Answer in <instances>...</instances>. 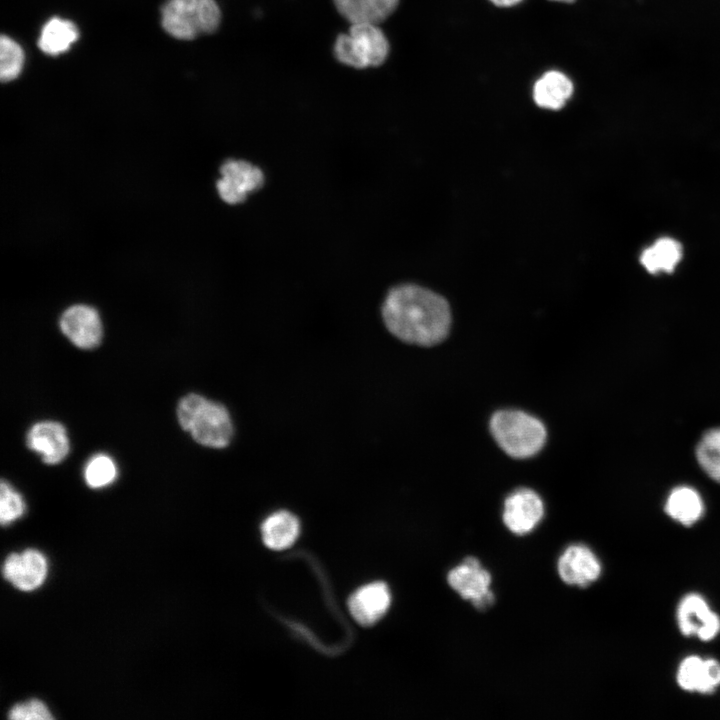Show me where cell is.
Returning a JSON list of instances; mask_svg holds the SVG:
<instances>
[{
    "label": "cell",
    "instance_id": "6da1fadb",
    "mask_svg": "<svg viewBox=\"0 0 720 720\" xmlns=\"http://www.w3.org/2000/svg\"><path fill=\"white\" fill-rule=\"evenodd\" d=\"M382 317L391 334L420 346L442 342L451 325V311L446 299L416 284L391 288L382 305Z\"/></svg>",
    "mask_w": 720,
    "mask_h": 720
},
{
    "label": "cell",
    "instance_id": "7a4b0ae2",
    "mask_svg": "<svg viewBox=\"0 0 720 720\" xmlns=\"http://www.w3.org/2000/svg\"><path fill=\"white\" fill-rule=\"evenodd\" d=\"M177 415L181 427L201 445L224 448L230 443L233 424L224 405L189 394L180 400Z\"/></svg>",
    "mask_w": 720,
    "mask_h": 720
},
{
    "label": "cell",
    "instance_id": "3957f363",
    "mask_svg": "<svg viewBox=\"0 0 720 720\" xmlns=\"http://www.w3.org/2000/svg\"><path fill=\"white\" fill-rule=\"evenodd\" d=\"M490 431L501 449L513 458H528L545 444L546 429L537 418L519 410H500L490 420Z\"/></svg>",
    "mask_w": 720,
    "mask_h": 720
},
{
    "label": "cell",
    "instance_id": "277c9868",
    "mask_svg": "<svg viewBox=\"0 0 720 720\" xmlns=\"http://www.w3.org/2000/svg\"><path fill=\"white\" fill-rule=\"evenodd\" d=\"M334 54L342 64L357 69L377 67L389 54V42L377 24L355 23L348 33L338 35Z\"/></svg>",
    "mask_w": 720,
    "mask_h": 720
},
{
    "label": "cell",
    "instance_id": "5b68a950",
    "mask_svg": "<svg viewBox=\"0 0 720 720\" xmlns=\"http://www.w3.org/2000/svg\"><path fill=\"white\" fill-rule=\"evenodd\" d=\"M220 19L215 0H169L162 8V26L177 39L190 40L211 33Z\"/></svg>",
    "mask_w": 720,
    "mask_h": 720
},
{
    "label": "cell",
    "instance_id": "8992f818",
    "mask_svg": "<svg viewBox=\"0 0 720 720\" xmlns=\"http://www.w3.org/2000/svg\"><path fill=\"white\" fill-rule=\"evenodd\" d=\"M449 586L464 600H469L479 610L489 608L495 601L490 590L491 574L475 557H467L448 572Z\"/></svg>",
    "mask_w": 720,
    "mask_h": 720
},
{
    "label": "cell",
    "instance_id": "52a82bcc",
    "mask_svg": "<svg viewBox=\"0 0 720 720\" xmlns=\"http://www.w3.org/2000/svg\"><path fill=\"white\" fill-rule=\"evenodd\" d=\"M220 174L217 190L221 199L228 204L244 201L248 193L260 189L264 184L262 170L244 160L225 161Z\"/></svg>",
    "mask_w": 720,
    "mask_h": 720
},
{
    "label": "cell",
    "instance_id": "ba28073f",
    "mask_svg": "<svg viewBox=\"0 0 720 720\" xmlns=\"http://www.w3.org/2000/svg\"><path fill=\"white\" fill-rule=\"evenodd\" d=\"M543 517V501L531 489H517L505 499L503 522L516 535L521 536L532 532Z\"/></svg>",
    "mask_w": 720,
    "mask_h": 720
},
{
    "label": "cell",
    "instance_id": "9c48e42d",
    "mask_svg": "<svg viewBox=\"0 0 720 720\" xmlns=\"http://www.w3.org/2000/svg\"><path fill=\"white\" fill-rule=\"evenodd\" d=\"M59 324L64 335L80 348H94L101 341L102 323L93 307L73 305L63 312Z\"/></svg>",
    "mask_w": 720,
    "mask_h": 720
},
{
    "label": "cell",
    "instance_id": "30bf717a",
    "mask_svg": "<svg viewBox=\"0 0 720 720\" xmlns=\"http://www.w3.org/2000/svg\"><path fill=\"white\" fill-rule=\"evenodd\" d=\"M557 571L564 583L584 588L599 578L601 564L589 547L573 544L559 557Z\"/></svg>",
    "mask_w": 720,
    "mask_h": 720
},
{
    "label": "cell",
    "instance_id": "8fae6325",
    "mask_svg": "<svg viewBox=\"0 0 720 720\" xmlns=\"http://www.w3.org/2000/svg\"><path fill=\"white\" fill-rule=\"evenodd\" d=\"M677 620L682 634L696 635L703 641L713 639L720 631V618L698 594H689L681 600Z\"/></svg>",
    "mask_w": 720,
    "mask_h": 720
},
{
    "label": "cell",
    "instance_id": "7c38bea8",
    "mask_svg": "<svg viewBox=\"0 0 720 720\" xmlns=\"http://www.w3.org/2000/svg\"><path fill=\"white\" fill-rule=\"evenodd\" d=\"M3 576L22 591L39 587L47 575V561L42 553L28 549L10 554L3 565Z\"/></svg>",
    "mask_w": 720,
    "mask_h": 720
},
{
    "label": "cell",
    "instance_id": "4fadbf2b",
    "mask_svg": "<svg viewBox=\"0 0 720 720\" xmlns=\"http://www.w3.org/2000/svg\"><path fill=\"white\" fill-rule=\"evenodd\" d=\"M391 604V594L384 582H373L357 589L348 599L353 618L363 626L378 622Z\"/></svg>",
    "mask_w": 720,
    "mask_h": 720
},
{
    "label": "cell",
    "instance_id": "5bb4252c",
    "mask_svg": "<svg viewBox=\"0 0 720 720\" xmlns=\"http://www.w3.org/2000/svg\"><path fill=\"white\" fill-rule=\"evenodd\" d=\"M27 446L41 454L46 464L61 462L69 452V441L65 428L57 422L36 423L28 431Z\"/></svg>",
    "mask_w": 720,
    "mask_h": 720
},
{
    "label": "cell",
    "instance_id": "9a60e30c",
    "mask_svg": "<svg viewBox=\"0 0 720 720\" xmlns=\"http://www.w3.org/2000/svg\"><path fill=\"white\" fill-rule=\"evenodd\" d=\"M677 682L687 691L712 693L720 684V663L714 659L687 657L679 666Z\"/></svg>",
    "mask_w": 720,
    "mask_h": 720
},
{
    "label": "cell",
    "instance_id": "2e32d148",
    "mask_svg": "<svg viewBox=\"0 0 720 720\" xmlns=\"http://www.w3.org/2000/svg\"><path fill=\"white\" fill-rule=\"evenodd\" d=\"M573 90L572 81L564 73L551 70L535 82L533 99L541 108L559 110L570 99Z\"/></svg>",
    "mask_w": 720,
    "mask_h": 720
},
{
    "label": "cell",
    "instance_id": "e0dca14e",
    "mask_svg": "<svg viewBox=\"0 0 720 720\" xmlns=\"http://www.w3.org/2000/svg\"><path fill=\"white\" fill-rule=\"evenodd\" d=\"M338 12L351 24H378L396 9L399 0H333Z\"/></svg>",
    "mask_w": 720,
    "mask_h": 720
},
{
    "label": "cell",
    "instance_id": "ac0fdd59",
    "mask_svg": "<svg viewBox=\"0 0 720 720\" xmlns=\"http://www.w3.org/2000/svg\"><path fill=\"white\" fill-rule=\"evenodd\" d=\"M298 518L288 511H277L268 516L261 525L264 544L273 550L290 547L299 535Z\"/></svg>",
    "mask_w": 720,
    "mask_h": 720
},
{
    "label": "cell",
    "instance_id": "d6986e66",
    "mask_svg": "<svg viewBox=\"0 0 720 720\" xmlns=\"http://www.w3.org/2000/svg\"><path fill=\"white\" fill-rule=\"evenodd\" d=\"M665 511L672 519L685 526H690L701 518L704 505L695 489L688 486H679L669 494L665 504Z\"/></svg>",
    "mask_w": 720,
    "mask_h": 720
},
{
    "label": "cell",
    "instance_id": "ffe728a7",
    "mask_svg": "<svg viewBox=\"0 0 720 720\" xmlns=\"http://www.w3.org/2000/svg\"><path fill=\"white\" fill-rule=\"evenodd\" d=\"M681 257L680 243L672 238L663 237L642 251L640 262L651 273L671 272L678 265Z\"/></svg>",
    "mask_w": 720,
    "mask_h": 720
},
{
    "label": "cell",
    "instance_id": "44dd1931",
    "mask_svg": "<svg viewBox=\"0 0 720 720\" xmlns=\"http://www.w3.org/2000/svg\"><path fill=\"white\" fill-rule=\"evenodd\" d=\"M78 36L73 22L55 17L43 26L38 46L44 53L55 56L67 51Z\"/></svg>",
    "mask_w": 720,
    "mask_h": 720
},
{
    "label": "cell",
    "instance_id": "7402d4cb",
    "mask_svg": "<svg viewBox=\"0 0 720 720\" xmlns=\"http://www.w3.org/2000/svg\"><path fill=\"white\" fill-rule=\"evenodd\" d=\"M696 458L704 472L720 482V428L707 431L696 447Z\"/></svg>",
    "mask_w": 720,
    "mask_h": 720
},
{
    "label": "cell",
    "instance_id": "603a6c76",
    "mask_svg": "<svg viewBox=\"0 0 720 720\" xmlns=\"http://www.w3.org/2000/svg\"><path fill=\"white\" fill-rule=\"evenodd\" d=\"M24 53L18 43L7 36L0 39V78L3 82L15 79L21 72Z\"/></svg>",
    "mask_w": 720,
    "mask_h": 720
},
{
    "label": "cell",
    "instance_id": "cb8c5ba5",
    "mask_svg": "<svg viewBox=\"0 0 720 720\" xmlns=\"http://www.w3.org/2000/svg\"><path fill=\"white\" fill-rule=\"evenodd\" d=\"M116 475L114 461L105 454L93 456L84 470L85 481L91 488H100L112 483Z\"/></svg>",
    "mask_w": 720,
    "mask_h": 720
},
{
    "label": "cell",
    "instance_id": "d4e9b609",
    "mask_svg": "<svg viewBox=\"0 0 720 720\" xmlns=\"http://www.w3.org/2000/svg\"><path fill=\"white\" fill-rule=\"evenodd\" d=\"M0 495V520L5 525L19 518L25 506L20 494L4 480L1 481Z\"/></svg>",
    "mask_w": 720,
    "mask_h": 720
},
{
    "label": "cell",
    "instance_id": "484cf974",
    "mask_svg": "<svg viewBox=\"0 0 720 720\" xmlns=\"http://www.w3.org/2000/svg\"><path fill=\"white\" fill-rule=\"evenodd\" d=\"M12 720H51L48 708L40 700H30L25 703L16 704L9 713Z\"/></svg>",
    "mask_w": 720,
    "mask_h": 720
},
{
    "label": "cell",
    "instance_id": "4316f807",
    "mask_svg": "<svg viewBox=\"0 0 720 720\" xmlns=\"http://www.w3.org/2000/svg\"><path fill=\"white\" fill-rule=\"evenodd\" d=\"M499 7H510L520 3L522 0H489Z\"/></svg>",
    "mask_w": 720,
    "mask_h": 720
},
{
    "label": "cell",
    "instance_id": "83f0119b",
    "mask_svg": "<svg viewBox=\"0 0 720 720\" xmlns=\"http://www.w3.org/2000/svg\"><path fill=\"white\" fill-rule=\"evenodd\" d=\"M553 1H559V2H565V3H572L575 0H553Z\"/></svg>",
    "mask_w": 720,
    "mask_h": 720
}]
</instances>
